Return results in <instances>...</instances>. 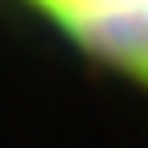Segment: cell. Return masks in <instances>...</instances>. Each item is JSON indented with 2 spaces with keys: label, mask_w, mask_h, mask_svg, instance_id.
<instances>
[{
  "label": "cell",
  "mask_w": 148,
  "mask_h": 148,
  "mask_svg": "<svg viewBox=\"0 0 148 148\" xmlns=\"http://www.w3.org/2000/svg\"><path fill=\"white\" fill-rule=\"evenodd\" d=\"M90 62L148 95V0H25Z\"/></svg>",
  "instance_id": "1"
}]
</instances>
